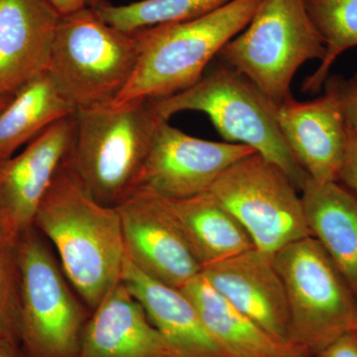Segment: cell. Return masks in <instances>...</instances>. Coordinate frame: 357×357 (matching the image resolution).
Returning <instances> with one entry per match:
<instances>
[{"mask_svg": "<svg viewBox=\"0 0 357 357\" xmlns=\"http://www.w3.org/2000/svg\"><path fill=\"white\" fill-rule=\"evenodd\" d=\"M20 267L18 239L0 227V333L20 345Z\"/></svg>", "mask_w": 357, "mask_h": 357, "instance_id": "cb8c5ba5", "label": "cell"}, {"mask_svg": "<svg viewBox=\"0 0 357 357\" xmlns=\"http://www.w3.org/2000/svg\"><path fill=\"white\" fill-rule=\"evenodd\" d=\"M60 15L76 13L88 6V0H47Z\"/></svg>", "mask_w": 357, "mask_h": 357, "instance_id": "83f0119b", "label": "cell"}, {"mask_svg": "<svg viewBox=\"0 0 357 357\" xmlns=\"http://www.w3.org/2000/svg\"><path fill=\"white\" fill-rule=\"evenodd\" d=\"M13 95L0 96V110L6 107L7 103L10 102Z\"/></svg>", "mask_w": 357, "mask_h": 357, "instance_id": "4dcf8cb0", "label": "cell"}, {"mask_svg": "<svg viewBox=\"0 0 357 357\" xmlns=\"http://www.w3.org/2000/svg\"><path fill=\"white\" fill-rule=\"evenodd\" d=\"M340 182L344 183L357 199V138L349 136L347 154L340 171Z\"/></svg>", "mask_w": 357, "mask_h": 357, "instance_id": "484cf974", "label": "cell"}, {"mask_svg": "<svg viewBox=\"0 0 357 357\" xmlns=\"http://www.w3.org/2000/svg\"><path fill=\"white\" fill-rule=\"evenodd\" d=\"M34 227L56 249L66 277L91 311L121 281L126 252L119 211L93 198L69 156L40 204Z\"/></svg>", "mask_w": 357, "mask_h": 357, "instance_id": "6da1fadb", "label": "cell"}, {"mask_svg": "<svg viewBox=\"0 0 357 357\" xmlns=\"http://www.w3.org/2000/svg\"><path fill=\"white\" fill-rule=\"evenodd\" d=\"M105 0H88V6L89 7H96L98 6V4L102 3Z\"/></svg>", "mask_w": 357, "mask_h": 357, "instance_id": "1f68e13d", "label": "cell"}, {"mask_svg": "<svg viewBox=\"0 0 357 357\" xmlns=\"http://www.w3.org/2000/svg\"><path fill=\"white\" fill-rule=\"evenodd\" d=\"M121 281L177 357H227L204 328L194 304L181 289L142 273L128 257Z\"/></svg>", "mask_w": 357, "mask_h": 357, "instance_id": "e0dca14e", "label": "cell"}, {"mask_svg": "<svg viewBox=\"0 0 357 357\" xmlns=\"http://www.w3.org/2000/svg\"><path fill=\"white\" fill-rule=\"evenodd\" d=\"M316 357H357V330L340 335Z\"/></svg>", "mask_w": 357, "mask_h": 357, "instance_id": "4316f807", "label": "cell"}, {"mask_svg": "<svg viewBox=\"0 0 357 357\" xmlns=\"http://www.w3.org/2000/svg\"><path fill=\"white\" fill-rule=\"evenodd\" d=\"M335 84L347 132L357 138V74L347 82L335 79Z\"/></svg>", "mask_w": 357, "mask_h": 357, "instance_id": "d4e9b609", "label": "cell"}, {"mask_svg": "<svg viewBox=\"0 0 357 357\" xmlns=\"http://www.w3.org/2000/svg\"><path fill=\"white\" fill-rule=\"evenodd\" d=\"M76 114L40 133L20 154L0 160V227L18 239L34 227L40 204L69 156Z\"/></svg>", "mask_w": 357, "mask_h": 357, "instance_id": "7c38bea8", "label": "cell"}, {"mask_svg": "<svg viewBox=\"0 0 357 357\" xmlns=\"http://www.w3.org/2000/svg\"><path fill=\"white\" fill-rule=\"evenodd\" d=\"M139 57L137 33L109 25L93 7L61 16L48 72L77 110L114 102Z\"/></svg>", "mask_w": 357, "mask_h": 357, "instance_id": "5b68a950", "label": "cell"}, {"mask_svg": "<svg viewBox=\"0 0 357 357\" xmlns=\"http://www.w3.org/2000/svg\"><path fill=\"white\" fill-rule=\"evenodd\" d=\"M0 357H22L20 345L0 333Z\"/></svg>", "mask_w": 357, "mask_h": 357, "instance_id": "f1b7e54d", "label": "cell"}, {"mask_svg": "<svg viewBox=\"0 0 357 357\" xmlns=\"http://www.w3.org/2000/svg\"><path fill=\"white\" fill-rule=\"evenodd\" d=\"M76 112L50 73H42L0 110V160L13 156L21 146Z\"/></svg>", "mask_w": 357, "mask_h": 357, "instance_id": "44dd1931", "label": "cell"}, {"mask_svg": "<svg viewBox=\"0 0 357 357\" xmlns=\"http://www.w3.org/2000/svg\"><path fill=\"white\" fill-rule=\"evenodd\" d=\"M152 102L164 121L188 110L204 112L223 139L246 145L278 166L299 191L310 178L281 132L277 105L229 66H218L189 89Z\"/></svg>", "mask_w": 357, "mask_h": 357, "instance_id": "277c9868", "label": "cell"}, {"mask_svg": "<svg viewBox=\"0 0 357 357\" xmlns=\"http://www.w3.org/2000/svg\"><path fill=\"white\" fill-rule=\"evenodd\" d=\"M305 220L357 299V199L340 182L307 178L303 185Z\"/></svg>", "mask_w": 357, "mask_h": 357, "instance_id": "ac0fdd59", "label": "cell"}, {"mask_svg": "<svg viewBox=\"0 0 357 357\" xmlns=\"http://www.w3.org/2000/svg\"><path fill=\"white\" fill-rule=\"evenodd\" d=\"M230 0H137L123 6L105 2L93 7L105 22L124 32L194 20Z\"/></svg>", "mask_w": 357, "mask_h": 357, "instance_id": "603a6c76", "label": "cell"}, {"mask_svg": "<svg viewBox=\"0 0 357 357\" xmlns=\"http://www.w3.org/2000/svg\"><path fill=\"white\" fill-rule=\"evenodd\" d=\"M116 210L126 257L139 271L178 289L201 274L169 199L137 190Z\"/></svg>", "mask_w": 357, "mask_h": 357, "instance_id": "8fae6325", "label": "cell"}, {"mask_svg": "<svg viewBox=\"0 0 357 357\" xmlns=\"http://www.w3.org/2000/svg\"><path fill=\"white\" fill-rule=\"evenodd\" d=\"M227 357H281L291 349L268 335L199 274L181 289Z\"/></svg>", "mask_w": 357, "mask_h": 357, "instance_id": "d6986e66", "label": "cell"}, {"mask_svg": "<svg viewBox=\"0 0 357 357\" xmlns=\"http://www.w3.org/2000/svg\"><path fill=\"white\" fill-rule=\"evenodd\" d=\"M255 153L246 145L192 137L164 121L155 132L137 190L170 201L198 196L210 192L230 166Z\"/></svg>", "mask_w": 357, "mask_h": 357, "instance_id": "30bf717a", "label": "cell"}, {"mask_svg": "<svg viewBox=\"0 0 357 357\" xmlns=\"http://www.w3.org/2000/svg\"><path fill=\"white\" fill-rule=\"evenodd\" d=\"M285 286L290 345L309 357L340 335L357 330V299L321 244L312 236L274 255Z\"/></svg>", "mask_w": 357, "mask_h": 357, "instance_id": "ba28073f", "label": "cell"}, {"mask_svg": "<svg viewBox=\"0 0 357 357\" xmlns=\"http://www.w3.org/2000/svg\"><path fill=\"white\" fill-rule=\"evenodd\" d=\"M326 48L305 0H261L248 25L218 55L274 105L292 96L301 66L323 60Z\"/></svg>", "mask_w": 357, "mask_h": 357, "instance_id": "52a82bcc", "label": "cell"}, {"mask_svg": "<svg viewBox=\"0 0 357 357\" xmlns=\"http://www.w3.org/2000/svg\"><path fill=\"white\" fill-rule=\"evenodd\" d=\"M261 0H230L194 20L136 31L139 57L114 103L154 100L189 89L215 56L250 22Z\"/></svg>", "mask_w": 357, "mask_h": 357, "instance_id": "7a4b0ae2", "label": "cell"}, {"mask_svg": "<svg viewBox=\"0 0 357 357\" xmlns=\"http://www.w3.org/2000/svg\"><path fill=\"white\" fill-rule=\"evenodd\" d=\"M18 255L21 356L77 357L91 310L34 227L18 238Z\"/></svg>", "mask_w": 357, "mask_h": 357, "instance_id": "8992f818", "label": "cell"}, {"mask_svg": "<svg viewBox=\"0 0 357 357\" xmlns=\"http://www.w3.org/2000/svg\"><path fill=\"white\" fill-rule=\"evenodd\" d=\"M218 293L268 335L290 345V314L285 286L274 255L252 248L202 269Z\"/></svg>", "mask_w": 357, "mask_h": 357, "instance_id": "5bb4252c", "label": "cell"}, {"mask_svg": "<svg viewBox=\"0 0 357 357\" xmlns=\"http://www.w3.org/2000/svg\"><path fill=\"white\" fill-rule=\"evenodd\" d=\"M298 191L281 168L255 153L230 166L210 192L243 225L256 249L275 255L312 236Z\"/></svg>", "mask_w": 357, "mask_h": 357, "instance_id": "9c48e42d", "label": "cell"}, {"mask_svg": "<svg viewBox=\"0 0 357 357\" xmlns=\"http://www.w3.org/2000/svg\"><path fill=\"white\" fill-rule=\"evenodd\" d=\"M276 116L288 146L310 178L340 182L349 132L335 79L316 100L298 102L291 96L284 100L276 107Z\"/></svg>", "mask_w": 357, "mask_h": 357, "instance_id": "4fadbf2b", "label": "cell"}, {"mask_svg": "<svg viewBox=\"0 0 357 357\" xmlns=\"http://www.w3.org/2000/svg\"><path fill=\"white\" fill-rule=\"evenodd\" d=\"M61 16L47 0H0V96L48 70Z\"/></svg>", "mask_w": 357, "mask_h": 357, "instance_id": "9a60e30c", "label": "cell"}, {"mask_svg": "<svg viewBox=\"0 0 357 357\" xmlns=\"http://www.w3.org/2000/svg\"><path fill=\"white\" fill-rule=\"evenodd\" d=\"M305 3L326 48L318 69L303 86L305 91L316 93L337 59L357 46V0H305Z\"/></svg>", "mask_w": 357, "mask_h": 357, "instance_id": "7402d4cb", "label": "cell"}, {"mask_svg": "<svg viewBox=\"0 0 357 357\" xmlns=\"http://www.w3.org/2000/svg\"><path fill=\"white\" fill-rule=\"evenodd\" d=\"M169 202L202 269L255 248L243 225L211 192Z\"/></svg>", "mask_w": 357, "mask_h": 357, "instance_id": "ffe728a7", "label": "cell"}, {"mask_svg": "<svg viewBox=\"0 0 357 357\" xmlns=\"http://www.w3.org/2000/svg\"><path fill=\"white\" fill-rule=\"evenodd\" d=\"M77 357L177 356L121 281L91 311Z\"/></svg>", "mask_w": 357, "mask_h": 357, "instance_id": "2e32d148", "label": "cell"}, {"mask_svg": "<svg viewBox=\"0 0 357 357\" xmlns=\"http://www.w3.org/2000/svg\"><path fill=\"white\" fill-rule=\"evenodd\" d=\"M162 121L152 100L77 110L69 161L96 201L116 208L137 191Z\"/></svg>", "mask_w": 357, "mask_h": 357, "instance_id": "3957f363", "label": "cell"}, {"mask_svg": "<svg viewBox=\"0 0 357 357\" xmlns=\"http://www.w3.org/2000/svg\"><path fill=\"white\" fill-rule=\"evenodd\" d=\"M281 357H309L305 354L304 351H300V349H295V347H291L287 352L283 354Z\"/></svg>", "mask_w": 357, "mask_h": 357, "instance_id": "f546056e", "label": "cell"}]
</instances>
